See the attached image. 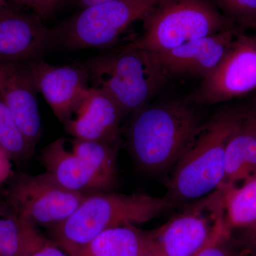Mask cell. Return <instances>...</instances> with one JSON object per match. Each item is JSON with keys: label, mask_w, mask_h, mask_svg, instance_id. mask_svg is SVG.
Listing matches in <instances>:
<instances>
[{"label": "cell", "mask_w": 256, "mask_h": 256, "mask_svg": "<svg viewBox=\"0 0 256 256\" xmlns=\"http://www.w3.org/2000/svg\"><path fill=\"white\" fill-rule=\"evenodd\" d=\"M223 194L224 220L232 232L256 223V176L240 186L220 188Z\"/></svg>", "instance_id": "cell-18"}, {"label": "cell", "mask_w": 256, "mask_h": 256, "mask_svg": "<svg viewBox=\"0 0 256 256\" xmlns=\"http://www.w3.org/2000/svg\"><path fill=\"white\" fill-rule=\"evenodd\" d=\"M238 30L235 28L192 40L168 52L158 53L169 75L206 78L224 60Z\"/></svg>", "instance_id": "cell-12"}, {"label": "cell", "mask_w": 256, "mask_h": 256, "mask_svg": "<svg viewBox=\"0 0 256 256\" xmlns=\"http://www.w3.org/2000/svg\"><path fill=\"white\" fill-rule=\"evenodd\" d=\"M239 230L242 232L239 256H256V223Z\"/></svg>", "instance_id": "cell-25"}, {"label": "cell", "mask_w": 256, "mask_h": 256, "mask_svg": "<svg viewBox=\"0 0 256 256\" xmlns=\"http://www.w3.org/2000/svg\"><path fill=\"white\" fill-rule=\"evenodd\" d=\"M37 92L28 64L0 60V97L34 151L42 132Z\"/></svg>", "instance_id": "cell-11"}, {"label": "cell", "mask_w": 256, "mask_h": 256, "mask_svg": "<svg viewBox=\"0 0 256 256\" xmlns=\"http://www.w3.org/2000/svg\"><path fill=\"white\" fill-rule=\"evenodd\" d=\"M23 242V220L6 202L0 204V256H21Z\"/></svg>", "instance_id": "cell-21"}, {"label": "cell", "mask_w": 256, "mask_h": 256, "mask_svg": "<svg viewBox=\"0 0 256 256\" xmlns=\"http://www.w3.org/2000/svg\"><path fill=\"white\" fill-rule=\"evenodd\" d=\"M176 204L168 196L109 192L92 194L68 218L50 228V233L58 246L68 256H74L108 229L124 224L146 223Z\"/></svg>", "instance_id": "cell-2"}, {"label": "cell", "mask_w": 256, "mask_h": 256, "mask_svg": "<svg viewBox=\"0 0 256 256\" xmlns=\"http://www.w3.org/2000/svg\"><path fill=\"white\" fill-rule=\"evenodd\" d=\"M41 159L46 172L70 191L92 194L110 192L114 188L67 149L64 138L46 146L42 151Z\"/></svg>", "instance_id": "cell-15"}, {"label": "cell", "mask_w": 256, "mask_h": 256, "mask_svg": "<svg viewBox=\"0 0 256 256\" xmlns=\"http://www.w3.org/2000/svg\"><path fill=\"white\" fill-rule=\"evenodd\" d=\"M195 256H238L234 246L232 232L222 220L204 246Z\"/></svg>", "instance_id": "cell-24"}, {"label": "cell", "mask_w": 256, "mask_h": 256, "mask_svg": "<svg viewBox=\"0 0 256 256\" xmlns=\"http://www.w3.org/2000/svg\"><path fill=\"white\" fill-rule=\"evenodd\" d=\"M6 0H0V8H2L6 5Z\"/></svg>", "instance_id": "cell-31"}, {"label": "cell", "mask_w": 256, "mask_h": 256, "mask_svg": "<svg viewBox=\"0 0 256 256\" xmlns=\"http://www.w3.org/2000/svg\"><path fill=\"white\" fill-rule=\"evenodd\" d=\"M28 62L37 90L58 120L66 124L73 117L90 88L86 69L77 66H54L40 58Z\"/></svg>", "instance_id": "cell-10"}, {"label": "cell", "mask_w": 256, "mask_h": 256, "mask_svg": "<svg viewBox=\"0 0 256 256\" xmlns=\"http://www.w3.org/2000/svg\"><path fill=\"white\" fill-rule=\"evenodd\" d=\"M114 0H75L76 2L82 8V9L94 6V5L102 4V3L109 2Z\"/></svg>", "instance_id": "cell-29"}, {"label": "cell", "mask_w": 256, "mask_h": 256, "mask_svg": "<svg viewBox=\"0 0 256 256\" xmlns=\"http://www.w3.org/2000/svg\"><path fill=\"white\" fill-rule=\"evenodd\" d=\"M140 256H160L149 245L148 242V246L144 252H142V255Z\"/></svg>", "instance_id": "cell-30"}, {"label": "cell", "mask_w": 256, "mask_h": 256, "mask_svg": "<svg viewBox=\"0 0 256 256\" xmlns=\"http://www.w3.org/2000/svg\"><path fill=\"white\" fill-rule=\"evenodd\" d=\"M148 244V232L124 224L102 232L74 256H140Z\"/></svg>", "instance_id": "cell-17"}, {"label": "cell", "mask_w": 256, "mask_h": 256, "mask_svg": "<svg viewBox=\"0 0 256 256\" xmlns=\"http://www.w3.org/2000/svg\"><path fill=\"white\" fill-rule=\"evenodd\" d=\"M94 87L112 98L122 112H136L164 86L169 74L158 54L124 46L85 66Z\"/></svg>", "instance_id": "cell-4"}, {"label": "cell", "mask_w": 256, "mask_h": 256, "mask_svg": "<svg viewBox=\"0 0 256 256\" xmlns=\"http://www.w3.org/2000/svg\"><path fill=\"white\" fill-rule=\"evenodd\" d=\"M256 90V34L237 32L218 66L206 78L194 94L203 105H214Z\"/></svg>", "instance_id": "cell-9"}, {"label": "cell", "mask_w": 256, "mask_h": 256, "mask_svg": "<svg viewBox=\"0 0 256 256\" xmlns=\"http://www.w3.org/2000/svg\"><path fill=\"white\" fill-rule=\"evenodd\" d=\"M202 127L198 114L186 102L146 106L134 112L128 144L140 168L160 172L176 164Z\"/></svg>", "instance_id": "cell-1"}, {"label": "cell", "mask_w": 256, "mask_h": 256, "mask_svg": "<svg viewBox=\"0 0 256 256\" xmlns=\"http://www.w3.org/2000/svg\"><path fill=\"white\" fill-rule=\"evenodd\" d=\"M119 148L120 142H109L74 138L70 143V150L96 174L114 188L117 180Z\"/></svg>", "instance_id": "cell-19"}, {"label": "cell", "mask_w": 256, "mask_h": 256, "mask_svg": "<svg viewBox=\"0 0 256 256\" xmlns=\"http://www.w3.org/2000/svg\"><path fill=\"white\" fill-rule=\"evenodd\" d=\"M224 218L223 194L218 188L148 232L150 246L160 256H195Z\"/></svg>", "instance_id": "cell-8"}, {"label": "cell", "mask_w": 256, "mask_h": 256, "mask_svg": "<svg viewBox=\"0 0 256 256\" xmlns=\"http://www.w3.org/2000/svg\"><path fill=\"white\" fill-rule=\"evenodd\" d=\"M256 176V110L244 112L226 146L225 176L220 188Z\"/></svg>", "instance_id": "cell-16"}, {"label": "cell", "mask_w": 256, "mask_h": 256, "mask_svg": "<svg viewBox=\"0 0 256 256\" xmlns=\"http://www.w3.org/2000/svg\"><path fill=\"white\" fill-rule=\"evenodd\" d=\"M20 4L25 5L34 10L37 14L40 12V0H12Z\"/></svg>", "instance_id": "cell-28"}, {"label": "cell", "mask_w": 256, "mask_h": 256, "mask_svg": "<svg viewBox=\"0 0 256 256\" xmlns=\"http://www.w3.org/2000/svg\"><path fill=\"white\" fill-rule=\"evenodd\" d=\"M56 40V32L34 18L0 8V60H36Z\"/></svg>", "instance_id": "cell-13"}, {"label": "cell", "mask_w": 256, "mask_h": 256, "mask_svg": "<svg viewBox=\"0 0 256 256\" xmlns=\"http://www.w3.org/2000/svg\"><path fill=\"white\" fill-rule=\"evenodd\" d=\"M244 111L226 110L202 126L176 162L168 188L178 203L200 200L218 190L226 171V146Z\"/></svg>", "instance_id": "cell-3"}, {"label": "cell", "mask_w": 256, "mask_h": 256, "mask_svg": "<svg viewBox=\"0 0 256 256\" xmlns=\"http://www.w3.org/2000/svg\"><path fill=\"white\" fill-rule=\"evenodd\" d=\"M0 146L13 162H24L34 153L26 138L15 122L8 106L0 97Z\"/></svg>", "instance_id": "cell-20"}, {"label": "cell", "mask_w": 256, "mask_h": 256, "mask_svg": "<svg viewBox=\"0 0 256 256\" xmlns=\"http://www.w3.org/2000/svg\"><path fill=\"white\" fill-rule=\"evenodd\" d=\"M58 0H40V15L45 16L50 13L58 3Z\"/></svg>", "instance_id": "cell-27"}, {"label": "cell", "mask_w": 256, "mask_h": 256, "mask_svg": "<svg viewBox=\"0 0 256 256\" xmlns=\"http://www.w3.org/2000/svg\"><path fill=\"white\" fill-rule=\"evenodd\" d=\"M88 195L63 188L46 172L20 173L8 183L5 202L20 220L50 228L68 218Z\"/></svg>", "instance_id": "cell-7"}, {"label": "cell", "mask_w": 256, "mask_h": 256, "mask_svg": "<svg viewBox=\"0 0 256 256\" xmlns=\"http://www.w3.org/2000/svg\"><path fill=\"white\" fill-rule=\"evenodd\" d=\"M212 2L234 23L256 30V0H212Z\"/></svg>", "instance_id": "cell-23"}, {"label": "cell", "mask_w": 256, "mask_h": 256, "mask_svg": "<svg viewBox=\"0 0 256 256\" xmlns=\"http://www.w3.org/2000/svg\"><path fill=\"white\" fill-rule=\"evenodd\" d=\"M24 222V242L20 256H68L53 240L40 233L36 226Z\"/></svg>", "instance_id": "cell-22"}, {"label": "cell", "mask_w": 256, "mask_h": 256, "mask_svg": "<svg viewBox=\"0 0 256 256\" xmlns=\"http://www.w3.org/2000/svg\"><path fill=\"white\" fill-rule=\"evenodd\" d=\"M164 0H114L85 8L56 32L70 48L114 44L132 24L144 20Z\"/></svg>", "instance_id": "cell-6"}, {"label": "cell", "mask_w": 256, "mask_h": 256, "mask_svg": "<svg viewBox=\"0 0 256 256\" xmlns=\"http://www.w3.org/2000/svg\"><path fill=\"white\" fill-rule=\"evenodd\" d=\"M14 174L12 160L0 146V188L9 183Z\"/></svg>", "instance_id": "cell-26"}, {"label": "cell", "mask_w": 256, "mask_h": 256, "mask_svg": "<svg viewBox=\"0 0 256 256\" xmlns=\"http://www.w3.org/2000/svg\"><path fill=\"white\" fill-rule=\"evenodd\" d=\"M124 114L108 94L92 86L73 117L64 126L76 139L120 142V124Z\"/></svg>", "instance_id": "cell-14"}, {"label": "cell", "mask_w": 256, "mask_h": 256, "mask_svg": "<svg viewBox=\"0 0 256 256\" xmlns=\"http://www.w3.org/2000/svg\"><path fill=\"white\" fill-rule=\"evenodd\" d=\"M143 22L142 33L126 46L156 54L235 28L210 0H164Z\"/></svg>", "instance_id": "cell-5"}, {"label": "cell", "mask_w": 256, "mask_h": 256, "mask_svg": "<svg viewBox=\"0 0 256 256\" xmlns=\"http://www.w3.org/2000/svg\"></svg>", "instance_id": "cell-32"}]
</instances>
